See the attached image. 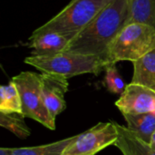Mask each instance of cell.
I'll return each mask as SVG.
<instances>
[{
    "label": "cell",
    "mask_w": 155,
    "mask_h": 155,
    "mask_svg": "<svg viewBox=\"0 0 155 155\" xmlns=\"http://www.w3.org/2000/svg\"><path fill=\"white\" fill-rule=\"evenodd\" d=\"M17 87L22 103V114L33 119L47 129H55V120L52 118L45 104L42 93L41 74L22 72L11 80Z\"/></svg>",
    "instance_id": "obj_5"
},
{
    "label": "cell",
    "mask_w": 155,
    "mask_h": 155,
    "mask_svg": "<svg viewBox=\"0 0 155 155\" xmlns=\"http://www.w3.org/2000/svg\"><path fill=\"white\" fill-rule=\"evenodd\" d=\"M25 63L46 74H55L69 77L94 74H99L107 66L106 63L94 55L62 52L50 56H33L25 59Z\"/></svg>",
    "instance_id": "obj_3"
},
{
    "label": "cell",
    "mask_w": 155,
    "mask_h": 155,
    "mask_svg": "<svg viewBox=\"0 0 155 155\" xmlns=\"http://www.w3.org/2000/svg\"><path fill=\"white\" fill-rule=\"evenodd\" d=\"M130 0H113L82 32L74 37L65 51L94 55L108 62L109 47L128 25Z\"/></svg>",
    "instance_id": "obj_1"
},
{
    "label": "cell",
    "mask_w": 155,
    "mask_h": 155,
    "mask_svg": "<svg viewBox=\"0 0 155 155\" xmlns=\"http://www.w3.org/2000/svg\"><path fill=\"white\" fill-rule=\"evenodd\" d=\"M42 93L45 104L54 120L66 108L65 94L68 91L67 78L55 74H41Z\"/></svg>",
    "instance_id": "obj_8"
},
{
    "label": "cell",
    "mask_w": 155,
    "mask_h": 155,
    "mask_svg": "<svg viewBox=\"0 0 155 155\" xmlns=\"http://www.w3.org/2000/svg\"><path fill=\"white\" fill-rule=\"evenodd\" d=\"M74 139V136L39 146L9 148L10 155H63Z\"/></svg>",
    "instance_id": "obj_14"
},
{
    "label": "cell",
    "mask_w": 155,
    "mask_h": 155,
    "mask_svg": "<svg viewBox=\"0 0 155 155\" xmlns=\"http://www.w3.org/2000/svg\"><path fill=\"white\" fill-rule=\"evenodd\" d=\"M105 74L104 84L107 91L115 94H122L126 87V84L118 72L115 64H108L104 69Z\"/></svg>",
    "instance_id": "obj_17"
},
{
    "label": "cell",
    "mask_w": 155,
    "mask_h": 155,
    "mask_svg": "<svg viewBox=\"0 0 155 155\" xmlns=\"http://www.w3.org/2000/svg\"><path fill=\"white\" fill-rule=\"evenodd\" d=\"M140 23L155 29V0H130L128 24Z\"/></svg>",
    "instance_id": "obj_13"
},
{
    "label": "cell",
    "mask_w": 155,
    "mask_h": 155,
    "mask_svg": "<svg viewBox=\"0 0 155 155\" xmlns=\"http://www.w3.org/2000/svg\"><path fill=\"white\" fill-rule=\"evenodd\" d=\"M113 0H72L60 13L33 33L54 32L69 41L82 32Z\"/></svg>",
    "instance_id": "obj_2"
},
{
    "label": "cell",
    "mask_w": 155,
    "mask_h": 155,
    "mask_svg": "<svg viewBox=\"0 0 155 155\" xmlns=\"http://www.w3.org/2000/svg\"><path fill=\"white\" fill-rule=\"evenodd\" d=\"M69 40L54 32L32 34L29 37V48L33 56H50L64 52Z\"/></svg>",
    "instance_id": "obj_9"
},
{
    "label": "cell",
    "mask_w": 155,
    "mask_h": 155,
    "mask_svg": "<svg viewBox=\"0 0 155 155\" xmlns=\"http://www.w3.org/2000/svg\"><path fill=\"white\" fill-rule=\"evenodd\" d=\"M155 50V29L152 26L131 23L126 25L109 47V64L120 61L135 62Z\"/></svg>",
    "instance_id": "obj_4"
},
{
    "label": "cell",
    "mask_w": 155,
    "mask_h": 155,
    "mask_svg": "<svg viewBox=\"0 0 155 155\" xmlns=\"http://www.w3.org/2000/svg\"><path fill=\"white\" fill-rule=\"evenodd\" d=\"M150 146L155 151V132L154 134H153V137H152V139H151V142H150Z\"/></svg>",
    "instance_id": "obj_19"
},
{
    "label": "cell",
    "mask_w": 155,
    "mask_h": 155,
    "mask_svg": "<svg viewBox=\"0 0 155 155\" xmlns=\"http://www.w3.org/2000/svg\"><path fill=\"white\" fill-rule=\"evenodd\" d=\"M22 114H4L0 113V125L8 130L20 139H25L31 134V130L25 122Z\"/></svg>",
    "instance_id": "obj_16"
},
{
    "label": "cell",
    "mask_w": 155,
    "mask_h": 155,
    "mask_svg": "<svg viewBox=\"0 0 155 155\" xmlns=\"http://www.w3.org/2000/svg\"><path fill=\"white\" fill-rule=\"evenodd\" d=\"M132 83L145 86L155 92V50L134 62Z\"/></svg>",
    "instance_id": "obj_11"
},
{
    "label": "cell",
    "mask_w": 155,
    "mask_h": 155,
    "mask_svg": "<svg viewBox=\"0 0 155 155\" xmlns=\"http://www.w3.org/2000/svg\"><path fill=\"white\" fill-rule=\"evenodd\" d=\"M115 106L124 114L155 113V92L137 84H129L115 102Z\"/></svg>",
    "instance_id": "obj_7"
},
{
    "label": "cell",
    "mask_w": 155,
    "mask_h": 155,
    "mask_svg": "<svg viewBox=\"0 0 155 155\" xmlns=\"http://www.w3.org/2000/svg\"><path fill=\"white\" fill-rule=\"evenodd\" d=\"M126 127L138 138L150 143L155 132V113L140 114H124Z\"/></svg>",
    "instance_id": "obj_12"
},
{
    "label": "cell",
    "mask_w": 155,
    "mask_h": 155,
    "mask_svg": "<svg viewBox=\"0 0 155 155\" xmlns=\"http://www.w3.org/2000/svg\"><path fill=\"white\" fill-rule=\"evenodd\" d=\"M118 132V138L114 144L123 155H155V151L149 143L142 141L126 126L114 122Z\"/></svg>",
    "instance_id": "obj_10"
},
{
    "label": "cell",
    "mask_w": 155,
    "mask_h": 155,
    "mask_svg": "<svg viewBox=\"0 0 155 155\" xmlns=\"http://www.w3.org/2000/svg\"><path fill=\"white\" fill-rule=\"evenodd\" d=\"M0 113L22 114L20 94L12 81L0 87Z\"/></svg>",
    "instance_id": "obj_15"
},
{
    "label": "cell",
    "mask_w": 155,
    "mask_h": 155,
    "mask_svg": "<svg viewBox=\"0 0 155 155\" xmlns=\"http://www.w3.org/2000/svg\"><path fill=\"white\" fill-rule=\"evenodd\" d=\"M0 155H10V151L9 148H1L0 149Z\"/></svg>",
    "instance_id": "obj_18"
},
{
    "label": "cell",
    "mask_w": 155,
    "mask_h": 155,
    "mask_svg": "<svg viewBox=\"0 0 155 155\" xmlns=\"http://www.w3.org/2000/svg\"><path fill=\"white\" fill-rule=\"evenodd\" d=\"M117 138L118 132L114 121L99 123L87 131L74 135V141L63 155H95L114 144Z\"/></svg>",
    "instance_id": "obj_6"
}]
</instances>
